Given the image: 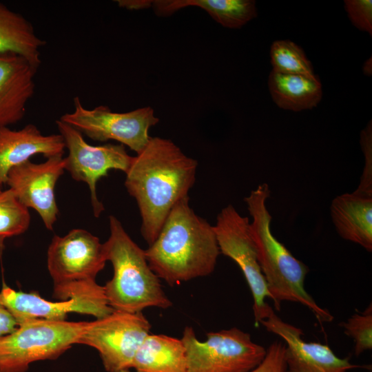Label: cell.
<instances>
[{
    "instance_id": "cell-16",
    "label": "cell",
    "mask_w": 372,
    "mask_h": 372,
    "mask_svg": "<svg viewBox=\"0 0 372 372\" xmlns=\"http://www.w3.org/2000/svg\"><path fill=\"white\" fill-rule=\"evenodd\" d=\"M65 149L60 134L44 135L31 123L19 130L0 127V188L6 184L9 171L36 154L48 158L63 156Z\"/></svg>"
},
{
    "instance_id": "cell-25",
    "label": "cell",
    "mask_w": 372,
    "mask_h": 372,
    "mask_svg": "<svg viewBox=\"0 0 372 372\" xmlns=\"http://www.w3.org/2000/svg\"><path fill=\"white\" fill-rule=\"evenodd\" d=\"M345 10L353 25L372 35V1L346 0Z\"/></svg>"
},
{
    "instance_id": "cell-6",
    "label": "cell",
    "mask_w": 372,
    "mask_h": 372,
    "mask_svg": "<svg viewBox=\"0 0 372 372\" xmlns=\"http://www.w3.org/2000/svg\"><path fill=\"white\" fill-rule=\"evenodd\" d=\"M181 340L186 351L187 372H249L263 360L267 349L249 333L236 327L209 332L199 340L185 327Z\"/></svg>"
},
{
    "instance_id": "cell-17",
    "label": "cell",
    "mask_w": 372,
    "mask_h": 372,
    "mask_svg": "<svg viewBox=\"0 0 372 372\" xmlns=\"http://www.w3.org/2000/svg\"><path fill=\"white\" fill-rule=\"evenodd\" d=\"M335 229L343 239L372 251V196L355 191L335 197L330 206Z\"/></svg>"
},
{
    "instance_id": "cell-29",
    "label": "cell",
    "mask_w": 372,
    "mask_h": 372,
    "mask_svg": "<svg viewBox=\"0 0 372 372\" xmlns=\"http://www.w3.org/2000/svg\"><path fill=\"white\" fill-rule=\"evenodd\" d=\"M362 71L364 75L371 76L372 74V59L369 58L363 64Z\"/></svg>"
},
{
    "instance_id": "cell-10",
    "label": "cell",
    "mask_w": 372,
    "mask_h": 372,
    "mask_svg": "<svg viewBox=\"0 0 372 372\" xmlns=\"http://www.w3.org/2000/svg\"><path fill=\"white\" fill-rule=\"evenodd\" d=\"M248 218L232 205L218 214L214 229L220 252L232 259L241 269L253 297L255 326L258 327L272 309L266 302L271 296L261 271Z\"/></svg>"
},
{
    "instance_id": "cell-21",
    "label": "cell",
    "mask_w": 372,
    "mask_h": 372,
    "mask_svg": "<svg viewBox=\"0 0 372 372\" xmlns=\"http://www.w3.org/2000/svg\"><path fill=\"white\" fill-rule=\"evenodd\" d=\"M45 43L26 18L0 2V54L20 55L38 68Z\"/></svg>"
},
{
    "instance_id": "cell-20",
    "label": "cell",
    "mask_w": 372,
    "mask_h": 372,
    "mask_svg": "<svg viewBox=\"0 0 372 372\" xmlns=\"http://www.w3.org/2000/svg\"><path fill=\"white\" fill-rule=\"evenodd\" d=\"M151 6L160 16L170 15L187 6L199 7L228 28H240L258 14L252 0H156L151 1Z\"/></svg>"
},
{
    "instance_id": "cell-27",
    "label": "cell",
    "mask_w": 372,
    "mask_h": 372,
    "mask_svg": "<svg viewBox=\"0 0 372 372\" xmlns=\"http://www.w3.org/2000/svg\"><path fill=\"white\" fill-rule=\"evenodd\" d=\"M283 341L273 342L267 349L263 360L249 372H287Z\"/></svg>"
},
{
    "instance_id": "cell-19",
    "label": "cell",
    "mask_w": 372,
    "mask_h": 372,
    "mask_svg": "<svg viewBox=\"0 0 372 372\" xmlns=\"http://www.w3.org/2000/svg\"><path fill=\"white\" fill-rule=\"evenodd\" d=\"M268 86L274 103L280 108L294 112L315 107L322 96V84L314 74H286L271 71Z\"/></svg>"
},
{
    "instance_id": "cell-2",
    "label": "cell",
    "mask_w": 372,
    "mask_h": 372,
    "mask_svg": "<svg viewBox=\"0 0 372 372\" xmlns=\"http://www.w3.org/2000/svg\"><path fill=\"white\" fill-rule=\"evenodd\" d=\"M145 254L158 278L175 285L210 275L220 252L214 226L194 212L187 196L172 209Z\"/></svg>"
},
{
    "instance_id": "cell-24",
    "label": "cell",
    "mask_w": 372,
    "mask_h": 372,
    "mask_svg": "<svg viewBox=\"0 0 372 372\" xmlns=\"http://www.w3.org/2000/svg\"><path fill=\"white\" fill-rule=\"evenodd\" d=\"M340 325L344 333L353 340L354 353L357 356L372 349L371 303L364 312L352 315Z\"/></svg>"
},
{
    "instance_id": "cell-18",
    "label": "cell",
    "mask_w": 372,
    "mask_h": 372,
    "mask_svg": "<svg viewBox=\"0 0 372 372\" xmlns=\"http://www.w3.org/2000/svg\"><path fill=\"white\" fill-rule=\"evenodd\" d=\"M132 368L135 372H187L183 342L167 335L149 334L136 353Z\"/></svg>"
},
{
    "instance_id": "cell-23",
    "label": "cell",
    "mask_w": 372,
    "mask_h": 372,
    "mask_svg": "<svg viewBox=\"0 0 372 372\" xmlns=\"http://www.w3.org/2000/svg\"><path fill=\"white\" fill-rule=\"evenodd\" d=\"M272 71L286 74H313L311 63L302 49L289 40L275 41L270 48Z\"/></svg>"
},
{
    "instance_id": "cell-3",
    "label": "cell",
    "mask_w": 372,
    "mask_h": 372,
    "mask_svg": "<svg viewBox=\"0 0 372 372\" xmlns=\"http://www.w3.org/2000/svg\"><path fill=\"white\" fill-rule=\"evenodd\" d=\"M270 192L267 183L260 184L244 200L252 217L249 228L259 265L276 309L280 310L282 301L298 302L307 307L320 322H329L333 316L320 307L304 288L308 267L271 232V216L266 205Z\"/></svg>"
},
{
    "instance_id": "cell-8",
    "label": "cell",
    "mask_w": 372,
    "mask_h": 372,
    "mask_svg": "<svg viewBox=\"0 0 372 372\" xmlns=\"http://www.w3.org/2000/svg\"><path fill=\"white\" fill-rule=\"evenodd\" d=\"M151 327L143 312L113 311L105 317L87 322L78 344L97 350L106 372L130 369Z\"/></svg>"
},
{
    "instance_id": "cell-14",
    "label": "cell",
    "mask_w": 372,
    "mask_h": 372,
    "mask_svg": "<svg viewBox=\"0 0 372 372\" xmlns=\"http://www.w3.org/2000/svg\"><path fill=\"white\" fill-rule=\"evenodd\" d=\"M260 324L282 339L287 372H347L360 367L337 356L327 344L304 340L302 329L283 321L273 309Z\"/></svg>"
},
{
    "instance_id": "cell-9",
    "label": "cell",
    "mask_w": 372,
    "mask_h": 372,
    "mask_svg": "<svg viewBox=\"0 0 372 372\" xmlns=\"http://www.w3.org/2000/svg\"><path fill=\"white\" fill-rule=\"evenodd\" d=\"M74 107L72 112L64 114L59 120L94 141L114 140L136 154L147 144L150 138L149 129L159 121L151 107L123 113L113 112L104 105L89 110L76 96Z\"/></svg>"
},
{
    "instance_id": "cell-26",
    "label": "cell",
    "mask_w": 372,
    "mask_h": 372,
    "mask_svg": "<svg viewBox=\"0 0 372 372\" xmlns=\"http://www.w3.org/2000/svg\"><path fill=\"white\" fill-rule=\"evenodd\" d=\"M371 121L360 134V143L365 157V166L361 183L355 190L365 195L372 196V128Z\"/></svg>"
},
{
    "instance_id": "cell-22",
    "label": "cell",
    "mask_w": 372,
    "mask_h": 372,
    "mask_svg": "<svg viewBox=\"0 0 372 372\" xmlns=\"http://www.w3.org/2000/svg\"><path fill=\"white\" fill-rule=\"evenodd\" d=\"M30 224L28 209L16 198L10 189L0 192V253L5 239L20 235Z\"/></svg>"
},
{
    "instance_id": "cell-7",
    "label": "cell",
    "mask_w": 372,
    "mask_h": 372,
    "mask_svg": "<svg viewBox=\"0 0 372 372\" xmlns=\"http://www.w3.org/2000/svg\"><path fill=\"white\" fill-rule=\"evenodd\" d=\"M106 261L103 244L85 229H74L64 236H54L47 251L54 298L66 300L79 284L96 281Z\"/></svg>"
},
{
    "instance_id": "cell-4",
    "label": "cell",
    "mask_w": 372,
    "mask_h": 372,
    "mask_svg": "<svg viewBox=\"0 0 372 372\" xmlns=\"http://www.w3.org/2000/svg\"><path fill=\"white\" fill-rule=\"evenodd\" d=\"M110 234L103 243L113 276L103 286L114 311L142 312L149 307L168 309L172 301L164 292L158 277L151 269L142 249L128 235L121 223L109 217Z\"/></svg>"
},
{
    "instance_id": "cell-1",
    "label": "cell",
    "mask_w": 372,
    "mask_h": 372,
    "mask_svg": "<svg viewBox=\"0 0 372 372\" xmlns=\"http://www.w3.org/2000/svg\"><path fill=\"white\" fill-rule=\"evenodd\" d=\"M197 166V161L174 142L161 137H150L145 148L132 157L125 186L138 205L141 233L148 245L156 239L174 205L188 196Z\"/></svg>"
},
{
    "instance_id": "cell-11",
    "label": "cell",
    "mask_w": 372,
    "mask_h": 372,
    "mask_svg": "<svg viewBox=\"0 0 372 372\" xmlns=\"http://www.w3.org/2000/svg\"><path fill=\"white\" fill-rule=\"evenodd\" d=\"M0 301L18 324L37 318L66 320L70 313L100 318L114 311L108 304L103 286L96 281L81 284L72 291L69 299L58 302L45 300L37 291H16L3 284Z\"/></svg>"
},
{
    "instance_id": "cell-31",
    "label": "cell",
    "mask_w": 372,
    "mask_h": 372,
    "mask_svg": "<svg viewBox=\"0 0 372 372\" xmlns=\"http://www.w3.org/2000/svg\"><path fill=\"white\" fill-rule=\"evenodd\" d=\"M1 191V188H0V192Z\"/></svg>"
},
{
    "instance_id": "cell-13",
    "label": "cell",
    "mask_w": 372,
    "mask_h": 372,
    "mask_svg": "<svg viewBox=\"0 0 372 372\" xmlns=\"http://www.w3.org/2000/svg\"><path fill=\"white\" fill-rule=\"evenodd\" d=\"M64 170V158L56 156L41 163L28 161L12 167L7 176L6 184L18 200L37 211L50 231L59 214L54 187Z\"/></svg>"
},
{
    "instance_id": "cell-15",
    "label": "cell",
    "mask_w": 372,
    "mask_h": 372,
    "mask_svg": "<svg viewBox=\"0 0 372 372\" xmlns=\"http://www.w3.org/2000/svg\"><path fill=\"white\" fill-rule=\"evenodd\" d=\"M37 68L20 55L0 54V127L23 118L34 93Z\"/></svg>"
},
{
    "instance_id": "cell-5",
    "label": "cell",
    "mask_w": 372,
    "mask_h": 372,
    "mask_svg": "<svg viewBox=\"0 0 372 372\" xmlns=\"http://www.w3.org/2000/svg\"><path fill=\"white\" fill-rule=\"evenodd\" d=\"M87 322L37 318L0 336V372H26L30 364L59 358L78 341Z\"/></svg>"
},
{
    "instance_id": "cell-12",
    "label": "cell",
    "mask_w": 372,
    "mask_h": 372,
    "mask_svg": "<svg viewBox=\"0 0 372 372\" xmlns=\"http://www.w3.org/2000/svg\"><path fill=\"white\" fill-rule=\"evenodd\" d=\"M56 124L68 150V155L64 158L65 169L75 180L87 184L93 214L98 218L104 211V206L97 196V182L101 177L107 176L112 169L125 173L133 156L127 154L122 144L93 146L88 144L83 134L71 125L59 119Z\"/></svg>"
},
{
    "instance_id": "cell-30",
    "label": "cell",
    "mask_w": 372,
    "mask_h": 372,
    "mask_svg": "<svg viewBox=\"0 0 372 372\" xmlns=\"http://www.w3.org/2000/svg\"><path fill=\"white\" fill-rule=\"evenodd\" d=\"M117 372H132V371H130V369H125V370H121Z\"/></svg>"
},
{
    "instance_id": "cell-28",
    "label": "cell",
    "mask_w": 372,
    "mask_h": 372,
    "mask_svg": "<svg viewBox=\"0 0 372 372\" xmlns=\"http://www.w3.org/2000/svg\"><path fill=\"white\" fill-rule=\"evenodd\" d=\"M17 326L13 316L0 301V336L11 333Z\"/></svg>"
}]
</instances>
